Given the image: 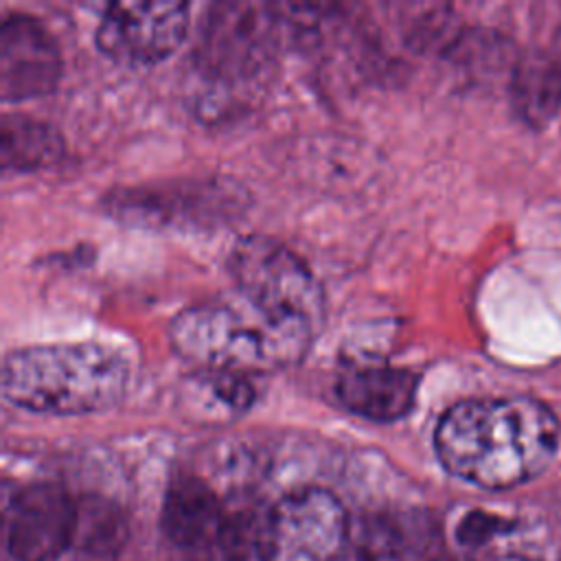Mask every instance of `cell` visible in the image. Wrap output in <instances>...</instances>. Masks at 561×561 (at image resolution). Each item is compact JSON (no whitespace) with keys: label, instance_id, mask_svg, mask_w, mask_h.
I'll use <instances>...</instances> for the list:
<instances>
[{"label":"cell","instance_id":"obj_1","mask_svg":"<svg viewBox=\"0 0 561 561\" xmlns=\"http://www.w3.org/2000/svg\"><path fill=\"white\" fill-rule=\"evenodd\" d=\"M561 425L533 397L458 401L434 430L440 465L456 478L500 491L537 478L554 458Z\"/></svg>","mask_w":561,"mask_h":561},{"label":"cell","instance_id":"obj_2","mask_svg":"<svg viewBox=\"0 0 561 561\" xmlns=\"http://www.w3.org/2000/svg\"><path fill=\"white\" fill-rule=\"evenodd\" d=\"M129 383L121 348L101 342H53L11 351L2 362V397L15 408L72 416L116 405Z\"/></svg>","mask_w":561,"mask_h":561},{"label":"cell","instance_id":"obj_3","mask_svg":"<svg viewBox=\"0 0 561 561\" xmlns=\"http://www.w3.org/2000/svg\"><path fill=\"white\" fill-rule=\"evenodd\" d=\"M173 351L193 368L210 373H267L305 357L313 335L276 322L245 302L208 300L182 309L171 327Z\"/></svg>","mask_w":561,"mask_h":561},{"label":"cell","instance_id":"obj_4","mask_svg":"<svg viewBox=\"0 0 561 561\" xmlns=\"http://www.w3.org/2000/svg\"><path fill=\"white\" fill-rule=\"evenodd\" d=\"M239 296L267 318L313 337L324 324V289L311 267L283 241L267 234L239 237L228 254Z\"/></svg>","mask_w":561,"mask_h":561},{"label":"cell","instance_id":"obj_5","mask_svg":"<svg viewBox=\"0 0 561 561\" xmlns=\"http://www.w3.org/2000/svg\"><path fill=\"white\" fill-rule=\"evenodd\" d=\"M280 9L259 2H217L208 7L195 66L221 83L248 81L272 61L280 42Z\"/></svg>","mask_w":561,"mask_h":561},{"label":"cell","instance_id":"obj_6","mask_svg":"<svg viewBox=\"0 0 561 561\" xmlns=\"http://www.w3.org/2000/svg\"><path fill=\"white\" fill-rule=\"evenodd\" d=\"M351 535L342 502L307 486L280 497L256 530L261 561H340Z\"/></svg>","mask_w":561,"mask_h":561},{"label":"cell","instance_id":"obj_7","mask_svg":"<svg viewBox=\"0 0 561 561\" xmlns=\"http://www.w3.org/2000/svg\"><path fill=\"white\" fill-rule=\"evenodd\" d=\"M186 2H112L99 18L96 46L125 66H149L169 57L186 37Z\"/></svg>","mask_w":561,"mask_h":561},{"label":"cell","instance_id":"obj_8","mask_svg":"<svg viewBox=\"0 0 561 561\" xmlns=\"http://www.w3.org/2000/svg\"><path fill=\"white\" fill-rule=\"evenodd\" d=\"M79 506L53 482L20 489L7 511V548L15 561H55L77 533Z\"/></svg>","mask_w":561,"mask_h":561},{"label":"cell","instance_id":"obj_9","mask_svg":"<svg viewBox=\"0 0 561 561\" xmlns=\"http://www.w3.org/2000/svg\"><path fill=\"white\" fill-rule=\"evenodd\" d=\"M61 77V53L50 31L28 13L0 24V96L4 103L44 96Z\"/></svg>","mask_w":561,"mask_h":561},{"label":"cell","instance_id":"obj_10","mask_svg":"<svg viewBox=\"0 0 561 561\" xmlns=\"http://www.w3.org/2000/svg\"><path fill=\"white\" fill-rule=\"evenodd\" d=\"M160 526L186 552H208L228 537V513L215 491L197 476H178L164 495Z\"/></svg>","mask_w":561,"mask_h":561},{"label":"cell","instance_id":"obj_11","mask_svg":"<svg viewBox=\"0 0 561 561\" xmlns=\"http://www.w3.org/2000/svg\"><path fill=\"white\" fill-rule=\"evenodd\" d=\"M416 390L419 375L390 364H353L335 379V397L342 408L377 423L403 419L414 405Z\"/></svg>","mask_w":561,"mask_h":561},{"label":"cell","instance_id":"obj_12","mask_svg":"<svg viewBox=\"0 0 561 561\" xmlns=\"http://www.w3.org/2000/svg\"><path fill=\"white\" fill-rule=\"evenodd\" d=\"M362 561H440V530L421 513L373 515L359 533Z\"/></svg>","mask_w":561,"mask_h":561},{"label":"cell","instance_id":"obj_13","mask_svg":"<svg viewBox=\"0 0 561 561\" xmlns=\"http://www.w3.org/2000/svg\"><path fill=\"white\" fill-rule=\"evenodd\" d=\"M511 103L517 116L543 127L561 110V68L552 50H535L522 57L511 77Z\"/></svg>","mask_w":561,"mask_h":561},{"label":"cell","instance_id":"obj_14","mask_svg":"<svg viewBox=\"0 0 561 561\" xmlns=\"http://www.w3.org/2000/svg\"><path fill=\"white\" fill-rule=\"evenodd\" d=\"M64 156V138L55 125L20 112L0 118V160L4 171H33Z\"/></svg>","mask_w":561,"mask_h":561},{"label":"cell","instance_id":"obj_15","mask_svg":"<svg viewBox=\"0 0 561 561\" xmlns=\"http://www.w3.org/2000/svg\"><path fill=\"white\" fill-rule=\"evenodd\" d=\"M121 535H125L121 517L110 515L107 508H81L79 506L75 539H79V543L83 548H105L107 550L121 541Z\"/></svg>","mask_w":561,"mask_h":561},{"label":"cell","instance_id":"obj_16","mask_svg":"<svg viewBox=\"0 0 561 561\" xmlns=\"http://www.w3.org/2000/svg\"><path fill=\"white\" fill-rule=\"evenodd\" d=\"M500 519L495 515H486V513H469L460 526H458V539L465 546H478L482 541H486L497 528H500Z\"/></svg>","mask_w":561,"mask_h":561},{"label":"cell","instance_id":"obj_17","mask_svg":"<svg viewBox=\"0 0 561 561\" xmlns=\"http://www.w3.org/2000/svg\"><path fill=\"white\" fill-rule=\"evenodd\" d=\"M550 50H552V55H554V59L559 61V68H561V28H559V33H557V37H554Z\"/></svg>","mask_w":561,"mask_h":561},{"label":"cell","instance_id":"obj_18","mask_svg":"<svg viewBox=\"0 0 561 561\" xmlns=\"http://www.w3.org/2000/svg\"><path fill=\"white\" fill-rule=\"evenodd\" d=\"M500 561H535V559L524 557V554H508V557H502Z\"/></svg>","mask_w":561,"mask_h":561},{"label":"cell","instance_id":"obj_19","mask_svg":"<svg viewBox=\"0 0 561 561\" xmlns=\"http://www.w3.org/2000/svg\"><path fill=\"white\" fill-rule=\"evenodd\" d=\"M440 561H462V559H456V557H447V554H445Z\"/></svg>","mask_w":561,"mask_h":561}]
</instances>
